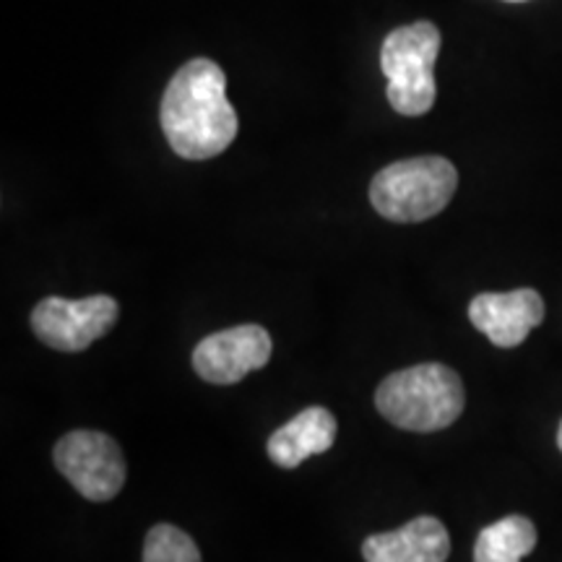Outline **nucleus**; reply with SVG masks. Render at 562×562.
I'll use <instances>...</instances> for the list:
<instances>
[{"label": "nucleus", "mask_w": 562, "mask_h": 562, "mask_svg": "<svg viewBox=\"0 0 562 562\" xmlns=\"http://www.w3.org/2000/svg\"><path fill=\"white\" fill-rule=\"evenodd\" d=\"M513 3H524V0H513Z\"/></svg>", "instance_id": "obj_14"}, {"label": "nucleus", "mask_w": 562, "mask_h": 562, "mask_svg": "<svg viewBox=\"0 0 562 562\" xmlns=\"http://www.w3.org/2000/svg\"><path fill=\"white\" fill-rule=\"evenodd\" d=\"M469 321L495 347L513 349L544 321V300L533 290L484 292L469 305Z\"/></svg>", "instance_id": "obj_8"}, {"label": "nucleus", "mask_w": 562, "mask_h": 562, "mask_svg": "<svg viewBox=\"0 0 562 562\" xmlns=\"http://www.w3.org/2000/svg\"><path fill=\"white\" fill-rule=\"evenodd\" d=\"M440 42V30L432 21L398 26L383 40L381 68L389 79V102L398 115L417 117L432 110Z\"/></svg>", "instance_id": "obj_4"}, {"label": "nucleus", "mask_w": 562, "mask_h": 562, "mask_svg": "<svg viewBox=\"0 0 562 562\" xmlns=\"http://www.w3.org/2000/svg\"><path fill=\"white\" fill-rule=\"evenodd\" d=\"M161 131L182 159L220 157L237 136V112L227 100V76L209 58L182 66L161 97Z\"/></svg>", "instance_id": "obj_1"}, {"label": "nucleus", "mask_w": 562, "mask_h": 562, "mask_svg": "<svg viewBox=\"0 0 562 562\" xmlns=\"http://www.w3.org/2000/svg\"><path fill=\"white\" fill-rule=\"evenodd\" d=\"M459 188L446 157H414L383 167L370 182V201L383 220L414 224L438 216Z\"/></svg>", "instance_id": "obj_3"}, {"label": "nucleus", "mask_w": 562, "mask_h": 562, "mask_svg": "<svg viewBox=\"0 0 562 562\" xmlns=\"http://www.w3.org/2000/svg\"><path fill=\"white\" fill-rule=\"evenodd\" d=\"M537 547V526L526 516H505L484 526L474 544V562H521Z\"/></svg>", "instance_id": "obj_11"}, {"label": "nucleus", "mask_w": 562, "mask_h": 562, "mask_svg": "<svg viewBox=\"0 0 562 562\" xmlns=\"http://www.w3.org/2000/svg\"><path fill=\"white\" fill-rule=\"evenodd\" d=\"M451 537L438 518L419 516L402 529L372 533L364 539V562H446Z\"/></svg>", "instance_id": "obj_9"}, {"label": "nucleus", "mask_w": 562, "mask_h": 562, "mask_svg": "<svg viewBox=\"0 0 562 562\" xmlns=\"http://www.w3.org/2000/svg\"><path fill=\"white\" fill-rule=\"evenodd\" d=\"M144 562H201L199 544L170 524H157L146 533Z\"/></svg>", "instance_id": "obj_12"}, {"label": "nucleus", "mask_w": 562, "mask_h": 562, "mask_svg": "<svg viewBox=\"0 0 562 562\" xmlns=\"http://www.w3.org/2000/svg\"><path fill=\"white\" fill-rule=\"evenodd\" d=\"M375 406L398 430L438 432L461 417L467 391L453 368L425 362L385 378L378 385Z\"/></svg>", "instance_id": "obj_2"}, {"label": "nucleus", "mask_w": 562, "mask_h": 562, "mask_svg": "<svg viewBox=\"0 0 562 562\" xmlns=\"http://www.w3.org/2000/svg\"><path fill=\"white\" fill-rule=\"evenodd\" d=\"M32 331L55 351H83L117 323V302L110 294L83 300L45 297L32 311Z\"/></svg>", "instance_id": "obj_6"}, {"label": "nucleus", "mask_w": 562, "mask_h": 562, "mask_svg": "<svg viewBox=\"0 0 562 562\" xmlns=\"http://www.w3.org/2000/svg\"><path fill=\"white\" fill-rule=\"evenodd\" d=\"M336 417L326 406H311L297 417L279 427L269 438V459L281 469H294L311 456L326 453L336 440Z\"/></svg>", "instance_id": "obj_10"}, {"label": "nucleus", "mask_w": 562, "mask_h": 562, "mask_svg": "<svg viewBox=\"0 0 562 562\" xmlns=\"http://www.w3.org/2000/svg\"><path fill=\"white\" fill-rule=\"evenodd\" d=\"M271 336L263 326L248 323L227 331L211 334L193 349V370L206 383H240L252 370H261L271 360Z\"/></svg>", "instance_id": "obj_7"}, {"label": "nucleus", "mask_w": 562, "mask_h": 562, "mask_svg": "<svg viewBox=\"0 0 562 562\" xmlns=\"http://www.w3.org/2000/svg\"><path fill=\"white\" fill-rule=\"evenodd\" d=\"M558 448L562 451V422H560V430H558Z\"/></svg>", "instance_id": "obj_13"}, {"label": "nucleus", "mask_w": 562, "mask_h": 562, "mask_svg": "<svg viewBox=\"0 0 562 562\" xmlns=\"http://www.w3.org/2000/svg\"><path fill=\"white\" fill-rule=\"evenodd\" d=\"M58 472L91 503H108L123 490L125 456L110 435L97 430H74L63 435L53 451Z\"/></svg>", "instance_id": "obj_5"}]
</instances>
